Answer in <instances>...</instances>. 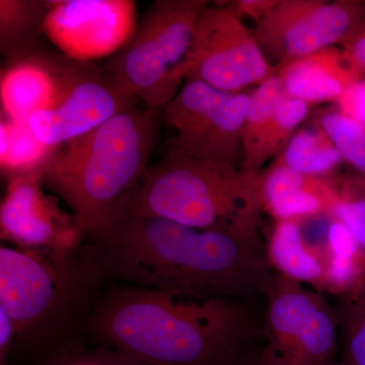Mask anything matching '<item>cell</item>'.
<instances>
[{"label": "cell", "instance_id": "4316f807", "mask_svg": "<svg viewBox=\"0 0 365 365\" xmlns=\"http://www.w3.org/2000/svg\"><path fill=\"white\" fill-rule=\"evenodd\" d=\"M344 365H365V312L346 309Z\"/></svg>", "mask_w": 365, "mask_h": 365}, {"label": "cell", "instance_id": "5b68a950", "mask_svg": "<svg viewBox=\"0 0 365 365\" xmlns=\"http://www.w3.org/2000/svg\"><path fill=\"white\" fill-rule=\"evenodd\" d=\"M262 182V174L195 160L170 145L116 213L162 218L198 230L261 225Z\"/></svg>", "mask_w": 365, "mask_h": 365}, {"label": "cell", "instance_id": "cb8c5ba5", "mask_svg": "<svg viewBox=\"0 0 365 365\" xmlns=\"http://www.w3.org/2000/svg\"><path fill=\"white\" fill-rule=\"evenodd\" d=\"M311 111V104L292 97H285L278 106L269 126L259 155V170L284 150L292 136L299 131Z\"/></svg>", "mask_w": 365, "mask_h": 365}, {"label": "cell", "instance_id": "3957f363", "mask_svg": "<svg viewBox=\"0 0 365 365\" xmlns=\"http://www.w3.org/2000/svg\"><path fill=\"white\" fill-rule=\"evenodd\" d=\"M106 275L88 239L69 252L1 246L0 309L16 329L9 365H47L86 347L81 336Z\"/></svg>", "mask_w": 365, "mask_h": 365}, {"label": "cell", "instance_id": "44dd1931", "mask_svg": "<svg viewBox=\"0 0 365 365\" xmlns=\"http://www.w3.org/2000/svg\"><path fill=\"white\" fill-rule=\"evenodd\" d=\"M287 97L277 74L251 91V98L242 131V160L245 172L261 175L259 155L264 137L278 106Z\"/></svg>", "mask_w": 365, "mask_h": 365}, {"label": "cell", "instance_id": "ac0fdd59", "mask_svg": "<svg viewBox=\"0 0 365 365\" xmlns=\"http://www.w3.org/2000/svg\"><path fill=\"white\" fill-rule=\"evenodd\" d=\"M49 1L0 0V53L7 66L25 59L44 34Z\"/></svg>", "mask_w": 365, "mask_h": 365}, {"label": "cell", "instance_id": "d6986e66", "mask_svg": "<svg viewBox=\"0 0 365 365\" xmlns=\"http://www.w3.org/2000/svg\"><path fill=\"white\" fill-rule=\"evenodd\" d=\"M324 257L326 281L324 289L354 294L365 279V252L351 232L333 217L327 234Z\"/></svg>", "mask_w": 365, "mask_h": 365}, {"label": "cell", "instance_id": "ba28073f", "mask_svg": "<svg viewBox=\"0 0 365 365\" xmlns=\"http://www.w3.org/2000/svg\"><path fill=\"white\" fill-rule=\"evenodd\" d=\"M251 93H228L186 79L163 107L165 124L176 131L170 145L203 162L242 165V131Z\"/></svg>", "mask_w": 365, "mask_h": 365}, {"label": "cell", "instance_id": "f1b7e54d", "mask_svg": "<svg viewBox=\"0 0 365 365\" xmlns=\"http://www.w3.org/2000/svg\"><path fill=\"white\" fill-rule=\"evenodd\" d=\"M336 104L343 114L365 126V78L353 83Z\"/></svg>", "mask_w": 365, "mask_h": 365}, {"label": "cell", "instance_id": "1f68e13d", "mask_svg": "<svg viewBox=\"0 0 365 365\" xmlns=\"http://www.w3.org/2000/svg\"><path fill=\"white\" fill-rule=\"evenodd\" d=\"M327 365H344L342 364V362H338V361H333V362H331V364H327Z\"/></svg>", "mask_w": 365, "mask_h": 365}, {"label": "cell", "instance_id": "7c38bea8", "mask_svg": "<svg viewBox=\"0 0 365 365\" xmlns=\"http://www.w3.org/2000/svg\"><path fill=\"white\" fill-rule=\"evenodd\" d=\"M0 235L11 246L69 252L86 241L71 212L45 193L41 174L9 180L0 205Z\"/></svg>", "mask_w": 365, "mask_h": 365}, {"label": "cell", "instance_id": "7402d4cb", "mask_svg": "<svg viewBox=\"0 0 365 365\" xmlns=\"http://www.w3.org/2000/svg\"><path fill=\"white\" fill-rule=\"evenodd\" d=\"M343 160L326 132L314 123L299 129L276 162L299 174L328 178Z\"/></svg>", "mask_w": 365, "mask_h": 365}, {"label": "cell", "instance_id": "603a6c76", "mask_svg": "<svg viewBox=\"0 0 365 365\" xmlns=\"http://www.w3.org/2000/svg\"><path fill=\"white\" fill-rule=\"evenodd\" d=\"M316 123L332 140L343 160L365 176V126L346 116L338 108L319 113Z\"/></svg>", "mask_w": 365, "mask_h": 365}, {"label": "cell", "instance_id": "52a82bcc", "mask_svg": "<svg viewBox=\"0 0 365 365\" xmlns=\"http://www.w3.org/2000/svg\"><path fill=\"white\" fill-rule=\"evenodd\" d=\"M263 365H327L335 361L337 319L319 292L275 273L266 290Z\"/></svg>", "mask_w": 365, "mask_h": 365}, {"label": "cell", "instance_id": "4fadbf2b", "mask_svg": "<svg viewBox=\"0 0 365 365\" xmlns=\"http://www.w3.org/2000/svg\"><path fill=\"white\" fill-rule=\"evenodd\" d=\"M98 69L93 62L72 59L59 50L36 48L25 59L2 69V118L14 123L28 124L36 113L61 105L79 83Z\"/></svg>", "mask_w": 365, "mask_h": 365}, {"label": "cell", "instance_id": "9a60e30c", "mask_svg": "<svg viewBox=\"0 0 365 365\" xmlns=\"http://www.w3.org/2000/svg\"><path fill=\"white\" fill-rule=\"evenodd\" d=\"M262 195L264 210L277 222L306 220L330 215L337 196V181L299 174L276 162L263 175Z\"/></svg>", "mask_w": 365, "mask_h": 365}, {"label": "cell", "instance_id": "8992f818", "mask_svg": "<svg viewBox=\"0 0 365 365\" xmlns=\"http://www.w3.org/2000/svg\"><path fill=\"white\" fill-rule=\"evenodd\" d=\"M207 6L206 0H157L131 40L101 68L129 97L163 110L184 85L197 21Z\"/></svg>", "mask_w": 365, "mask_h": 365}, {"label": "cell", "instance_id": "d4e9b609", "mask_svg": "<svg viewBox=\"0 0 365 365\" xmlns=\"http://www.w3.org/2000/svg\"><path fill=\"white\" fill-rule=\"evenodd\" d=\"M330 215L365 248V176L350 175L337 180V196Z\"/></svg>", "mask_w": 365, "mask_h": 365}, {"label": "cell", "instance_id": "83f0119b", "mask_svg": "<svg viewBox=\"0 0 365 365\" xmlns=\"http://www.w3.org/2000/svg\"><path fill=\"white\" fill-rule=\"evenodd\" d=\"M339 46L353 71L365 78V20L348 34Z\"/></svg>", "mask_w": 365, "mask_h": 365}, {"label": "cell", "instance_id": "2e32d148", "mask_svg": "<svg viewBox=\"0 0 365 365\" xmlns=\"http://www.w3.org/2000/svg\"><path fill=\"white\" fill-rule=\"evenodd\" d=\"M288 97L309 104L337 102L343 93L359 81L340 48H325L292 60L276 71Z\"/></svg>", "mask_w": 365, "mask_h": 365}, {"label": "cell", "instance_id": "6da1fadb", "mask_svg": "<svg viewBox=\"0 0 365 365\" xmlns=\"http://www.w3.org/2000/svg\"><path fill=\"white\" fill-rule=\"evenodd\" d=\"M254 299L116 284L103 292L86 334L148 365H252L264 345Z\"/></svg>", "mask_w": 365, "mask_h": 365}, {"label": "cell", "instance_id": "836d02e7", "mask_svg": "<svg viewBox=\"0 0 365 365\" xmlns=\"http://www.w3.org/2000/svg\"><path fill=\"white\" fill-rule=\"evenodd\" d=\"M364 252H365V248H364Z\"/></svg>", "mask_w": 365, "mask_h": 365}, {"label": "cell", "instance_id": "7a4b0ae2", "mask_svg": "<svg viewBox=\"0 0 365 365\" xmlns=\"http://www.w3.org/2000/svg\"><path fill=\"white\" fill-rule=\"evenodd\" d=\"M261 225L198 230L162 220L115 213L95 245L107 275L126 284L182 294L255 299L275 271Z\"/></svg>", "mask_w": 365, "mask_h": 365}, {"label": "cell", "instance_id": "8fae6325", "mask_svg": "<svg viewBox=\"0 0 365 365\" xmlns=\"http://www.w3.org/2000/svg\"><path fill=\"white\" fill-rule=\"evenodd\" d=\"M137 26L133 0H51L44 34L66 56L93 62L119 52Z\"/></svg>", "mask_w": 365, "mask_h": 365}, {"label": "cell", "instance_id": "484cf974", "mask_svg": "<svg viewBox=\"0 0 365 365\" xmlns=\"http://www.w3.org/2000/svg\"><path fill=\"white\" fill-rule=\"evenodd\" d=\"M47 365H148L132 356L129 353L97 345L95 348L85 347L53 360Z\"/></svg>", "mask_w": 365, "mask_h": 365}, {"label": "cell", "instance_id": "9c48e42d", "mask_svg": "<svg viewBox=\"0 0 365 365\" xmlns=\"http://www.w3.org/2000/svg\"><path fill=\"white\" fill-rule=\"evenodd\" d=\"M273 76L275 69L253 31L223 4H208L197 21L185 63V81L194 79L220 91L242 93Z\"/></svg>", "mask_w": 365, "mask_h": 365}, {"label": "cell", "instance_id": "4dcf8cb0", "mask_svg": "<svg viewBox=\"0 0 365 365\" xmlns=\"http://www.w3.org/2000/svg\"><path fill=\"white\" fill-rule=\"evenodd\" d=\"M16 339V329L13 319L0 309V365H9Z\"/></svg>", "mask_w": 365, "mask_h": 365}, {"label": "cell", "instance_id": "f546056e", "mask_svg": "<svg viewBox=\"0 0 365 365\" xmlns=\"http://www.w3.org/2000/svg\"><path fill=\"white\" fill-rule=\"evenodd\" d=\"M278 0H237L222 2L223 6L232 11L237 18H248L259 24L266 14L277 4Z\"/></svg>", "mask_w": 365, "mask_h": 365}, {"label": "cell", "instance_id": "d6a6232c", "mask_svg": "<svg viewBox=\"0 0 365 365\" xmlns=\"http://www.w3.org/2000/svg\"><path fill=\"white\" fill-rule=\"evenodd\" d=\"M252 365H263V364H261L260 359H259L258 360H257V361H255L254 364Z\"/></svg>", "mask_w": 365, "mask_h": 365}, {"label": "cell", "instance_id": "e0dca14e", "mask_svg": "<svg viewBox=\"0 0 365 365\" xmlns=\"http://www.w3.org/2000/svg\"><path fill=\"white\" fill-rule=\"evenodd\" d=\"M267 254L276 273L302 284L309 283L324 289V252L307 241L299 220H281L276 223L267 242Z\"/></svg>", "mask_w": 365, "mask_h": 365}, {"label": "cell", "instance_id": "30bf717a", "mask_svg": "<svg viewBox=\"0 0 365 365\" xmlns=\"http://www.w3.org/2000/svg\"><path fill=\"white\" fill-rule=\"evenodd\" d=\"M364 20L361 1L278 0L253 34L276 73L292 60L339 45Z\"/></svg>", "mask_w": 365, "mask_h": 365}, {"label": "cell", "instance_id": "ffe728a7", "mask_svg": "<svg viewBox=\"0 0 365 365\" xmlns=\"http://www.w3.org/2000/svg\"><path fill=\"white\" fill-rule=\"evenodd\" d=\"M59 146L43 143L28 124L1 118L0 123V169L11 180L42 172Z\"/></svg>", "mask_w": 365, "mask_h": 365}, {"label": "cell", "instance_id": "277c9868", "mask_svg": "<svg viewBox=\"0 0 365 365\" xmlns=\"http://www.w3.org/2000/svg\"><path fill=\"white\" fill-rule=\"evenodd\" d=\"M158 112L131 108L59 146L41 172L46 189L71 209L88 240L101 237L140 181L160 136Z\"/></svg>", "mask_w": 365, "mask_h": 365}, {"label": "cell", "instance_id": "5bb4252c", "mask_svg": "<svg viewBox=\"0 0 365 365\" xmlns=\"http://www.w3.org/2000/svg\"><path fill=\"white\" fill-rule=\"evenodd\" d=\"M133 100L98 67L71 91L61 105L36 113L28 125L43 143L61 146L131 109Z\"/></svg>", "mask_w": 365, "mask_h": 365}]
</instances>
